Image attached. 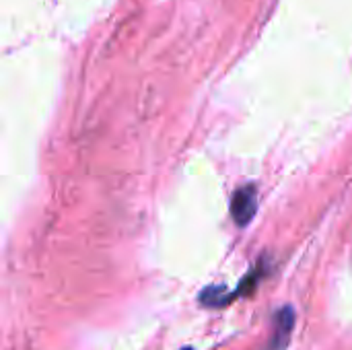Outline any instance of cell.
<instances>
[{
	"label": "cell",
	"mask_w": 352,
	"mask_h": 350,
	"mask_svg": "<svg viewBox=\"0 0 352 350\" xmlns=\"http://www.w3.org/2000/svg\"><path fill=\"white\" fill-rule=\"evenodd\" d=\"M256 208H258V192H256V186L248 184L243 188H239L231 200V215H233V221L239 225V227H245L254 215H256Z\"/></svg>",
	"instance_id": "1"
},
{
	"label": "cell",
	"mask_w": 352,
	"mask_h": 350,
	"mask_svg": "<svg viewBox=\"0 0 352 350\" xmlns=\"http://www.w3.org/2000/svg\"><path fill=\"white\" fill-rule=\"evenodd\" d=\"M293 326H295V311H293L291 307H283V309L276 314V320H274V334H272V340H270L268 349H287L289 338H291V332H293Z\"/></svg>",
	"instance_id": "2"
},
{
	"label": "cell",
	"mask_w": 352,
	"mask_h": 350,
	"mask_svg": "<svg viewBox=\"0 0 352 350\" xmlns=\"http://www.w3.org/2000/svg\"><path fill=\"white\" fill-rule=\"evenodd\" d=\"M182 350H194V349H182Z\"/></svg>",
	"instance_id": "3"
}]
</instances>
